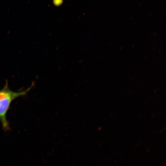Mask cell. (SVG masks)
Masks as SVG:
<instances>
[{
    "label": "cell",
    "mask_w": 166,
    "mask_h": 166,
    "mask_svg": "<svg viewBox=\"0 0 166 166\" xmlns=\"http://www.w3.org/2000/svg\"><path fill=\"white\" fill-rule=\"evenodd\" d=\"M32 86L27 89L18 92L11 90L6 81L4 87L0 90V121L3 129L7 131L10 129L9 124L6 115L12 102L17 98L27 94L30 90Z\"/></svg>",
    "instance_id": "6da1fadb"
}]
</instances>
